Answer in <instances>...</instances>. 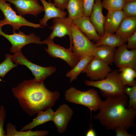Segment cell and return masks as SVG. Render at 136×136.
Returning a JSON list of instances; mask_svg holds the SVG:
<instances>
[{
    "label": "cell",
    "instance_id": "obj_1",
    "mask_svg": "<svg viewBox=\"0 0 136 136\" xmlns=\"http://www.w3.org/2000/svg\"><path fill=\"white\" fill-rule=\"evenodd\" d=\"M22 109L30 116L51 108L59 97V92L52 91L45 86L44 82L34 79L25 80L12 90Z\"/></svg>",
    "mask_w": 136,
    "mask_h": 136
},
{
    "label": "cell",
    "instance_id": "obj_2",
    "mask_svg": "<svg viewBox=\"0 0 136 136\" xmlns=\"http://www.w3.org/2000/svg\"><path fill=\"white\" fill-rule=\"evenodd\" d=\"M128 98L124 94L106 98L101 100L99 112L93 116L100 123L108 130H114L120 127L127 130L135 127L136 109L128 108Z\"/></svg>",
    "mask_w": 136,
    "mask_h": 136
},
{
    "label": "cell",
    "instance_id": "obj_3",
    "mask_svg": "<svg viewBox=\"0 0 136 136\" xmlns=\"http://www.w3.org/2000/svg\"><path fill=\"white\" fill-rule=\"evenodd\" d=\"M119 73L118 70H112L103 79L96 81L86 80L84 83L87 86L99 89L101 95L105 97L122 95L125 94L123 90L125 86L120 79Z\"/></svg>",
    "mask_w": 136,
    "mask_h": 136
},
{
    "label": "cell",
    "instance_id": "obj_4",
    "mask_svg": "<svg viewBox=\"0 0 136 136\" xmlns=\"http://www.w3.org/2000/svg\"><path fill=\"white\" fill-rule=\"evenodd\" d=\"M64 97L67 101L84 106L91 112L98 110L101 100L98 92L94 89L82 91L73 86L66 90Z\"/></svg>",
    "mask_w": 136,
    "mask_h": 136
},
{
    "label": "cell",
    "instance_id": "obj_5",
    "mask_svg": "<svg viewBox=\"0 0 136 136\" xmlns=\"http://www.w3.org/2000/svg\"><path fill=\"white\" fill-rule=\"evenodd\" d=\"M71 26L72 32V51L80 60L87 56H93L96 47L94 44L75 26L72 21Z\"/></svg>",
    "mask_w": 136,
    "mask_h": 136
},
{
    "label": "cell",
    "instance_id": "obj_6",
    "mask_svg": "<svg viewBox=\"0 0 136 136\" xmlns=\"http://www.w3.org/2000/svg\"><path fill=\"white\" fill-rule=\"evenodd\" d=\"M0 10L4 16V18L0 21V24L3 26L7 24L11 25L13 31L18 30L22 26H27L35 28H43L40 24H35L26 20L24 17L17 15L12 8L11 4L6 0H0Z\"/></svg>",
    "mask_w": 136,
    "mask_h": 136
},
{
    "label": "cell",
    "instance_id": "obj_7",
    "mask_svg": "<svg viewBox=\"0 0 136 136\" xmlns=\"http://www.w3.org/2000/svg\"><path fill=\"white\" fill-rule=\"evenodd\" d=\"M11 59L14 63L26 67L34 76V79L40 82H44L47 78L56 71V68L50 66L44 67L37 65L28 60L22 52L11 55Z\"/></svg>",
    "mask_w": 136,
    "mask_h": 136
},
{
    "label": "cell",
    "instance_id": "obj_8",
    "mask_svg": "<svg viewBox=\"0 0 136 136\" xmlns=\"http://www.w3.org/2000/svg\"><path fill=\"white\" fill-rule=\"evenodd\" d=\"M3 26L0 24V35L6 38L10 43L12 46L10 51L14 54L22 52V48L27 44L32 43L43 44L40 38L34 33L26 35L20 31L18 33L15 31H13V34L8 35L3 32L2 30Z\"/></svg>",
    "mask_w": 136,
    "mask_h": 136
},
{
    "label": "cell",
    "instance_id": "obj_9",
    "mask_svg": "<svg viewBox=\"0 0 136 136\" xmlns=\"http://www.w3.org/2000/svg\"><path fill=\"white\" fill-rule=\"evenodd\" d=\"M43 44H46V51L51 57L59 58L64 61L70 67L73 68L78 63L80 59L69 48L66 49L61 45L56 44L53 40L48 37L42 41Z\"/></svg>",
    "mask_w": 136,
    "mask_h": 136
},
{
    "label": "cell",
    "instance_id": "obj_10",
    "mask_svg": "<svg viewBox=\"0 0 136 136\" xmlns=\"http://www.w3.org/2000/svg\"><path fill=\"white\" fill-rule=\"evenodd\" d=\"M112 70L109 64L93 56L82 73H85L90 80L96 81L105 78Z\"/></svg>",
    "mask_w": 136,
    "mask_h": 136
},
{
    "label": "cell",
    "instance_id": "obj_11",
    "mask_svg": "<svg viewBox=\"0 0 136 136\" xmlns=\"http://www.w3.org/2000/svg\"><path fill=\"white\" fill-rule=\"evenodd\" d=\"M128 49L125 44L118 47L115 52L113 62L119 69L128 67L136 70V49Z\"/></svg>",
    "mask_w": 136,
    "mask_h": 136
},
{
    "label": "cell",
    "instance_id": "obj_12",
    "mask_svg": "<svg viewBox=\"0 0 136 136\" xmlns=\"http://www.w3.org/2000/svg\"><path fill=\"white\" fill-rule=\"evenodd\" d=\"M68 17L64 18H53V24L50 27L52 32L48 37L54 40L56 37L62 38L68 35L70 38V45L69 48L72 51V32L71 22Z\"/></svg>",
    "mask_w": 136,
    "mask_h": 136
},
{
    "label": "cell",
    "instance_id": "obj_13",
    "mask_svg": "<svg viewBox=\"0 0 136 136\" xmlns=\"http://www.w3.org/2000/svg\"><path fill=\"white\" fill-rule=\"evenodd\" d=\"M13 4L19 15L30 14L36 16L44 12L43 6L38 0H6Z\"/></svg>",
    "mask_w": 136,
    "mask_h": 136
},
{
    "label": "cell",
    "instance_id": "obj_14",
    "mask_svg": "<svg viewBox=\"0 0 136 136\" xmlns=\"http://www.w3.org/2000/svg\"><path fill=\"white\" fill-rule=\"evenodd\" d=\"M73 114L72 109L65 104L60 105L54 112L52 121L59 133H62L65 131Z\"/></svg>",
    "mask_w": 136,
    "mask_h": 136
},
{
    "label": "cell",
    "instance_id": "obj_15",
    "mask_svg": "<svg viewBox=\"0 0 136 136\" xmlns=\"http://www.w3.org/2000/svg\"><path fill=\"white\" fill-rule=\"evenodd\" d=\"M72 21L77 28L90 40L96 43L100 39L101 36L97 32L89 17L83 15Z\"/></svg>",
    "mask_w": 136,
    "mask_h": 136
},
{
    "label": "cell",
    "instance_id": "obj_16",
    "mask_svg": "<svg viewBox=\"0 0 136 136\" xmlns=\"http://www.w3.org/2000/svg\"><path fill=\"white\" fill-rule=\"evenodd\" d=\"M103 7L101 0H95L92 10L89 17L90 20L100 36L105 32L104 24L105 16L103 13Z\"/></svg>",
    "mask_w": 136,
    "mask_h": 136
},
{
    "label": "cell",
    "instance_id": "obj_17",
    "mask_svg": "<svg viewBox=\"0 0 136 136\" xmlns=\"http://www.w3.org/2000/svg\"><path fill=\"white\" fill-rule=\"evenodd\" d=\"M42 3L45 14L43 18L40 20V24L43 27L48 25L47 22L52 18H64L67 14L66 12L61 11L57 8L53 3L49 0L47 2L46 0H39Z\"/></svg>",
    "mask_w": 136,
    "mask_h": 136
},
{
    "label": "cell",
    "instance_id": "obj_18",
    "mask_svg": "<svg viewBox=\"0 0 136 136\" xmlns=\"http://www.w3.org/2000/svg\"><path fill=\"white\" fill-rule=\"evenodd\" d=\"M136 32V17H125L115 32V34L125 43L128 39Z\"/></svg>",
    "mask_w": 136,
    "mask_h": 136
},
{
    "label": "cell",
    "instance_id": "obj_19",
    "mask_svg": "<svg viewBox=\"0 0 136 136\" xmlns=\"http://www.w3.org/2000/svg\"><path fill=\"white\" fill-rule=\"evenodd\" d=\"M125 17L122 10L109 11L105 16V32L114 33Z\"/></svg>",
    "mask_w": 136,
    "mask_h": 136
},
{
    "label": "cell",
    "instance_id": "obj_20",
    "mask_svg": "<svg viewBox=\"0 0 136 136\" xmlns=\"http://www.w3.org/2000/svg\"><path fill=\"white\" fill-rule=\"evenodd\" d=\"M54 111L50 108L38 112L36 117L32 121L24 126L21 129V131H26L31 130L33 128L42 125L48 122L52 121Z\"/></svg>",
    "mask_w": 136,
    "mask_h": 136
},
{
    "label": "cell",
    "instance_id": "obj_21",
    "mask_svg": "<svg viewBox=\"0 0 136 136\" xmlns=\"http://www.w3.org/2000/svg\"><path fill=\"white\" fill-rule=\"evenodd\" d=\"M116 50V48L107 45L97 46L95 50L93 56L109 65L113 62Z\"/></svg>",
    "mask_w": 136,
    "mask_h": 136
},
{
    "label": "cell",
    "instance_id": "obj_22",
    "mask_svg": "<svg viewBox=\"0 0 136 136\" xmlns=\"http://www.w3.org/2000/svg\"><path fill=\"white\" fill-rule=\"evenodd\" d=\"M49 133L48 131L45 130L18 131L15 125L9 123L6 126V136H46Z\"/></svg>",
    "mask_w": 136,
    "mask_h": 136
},
{
    "label": "cell",
    "instance_id": "obj_23",
    "mask_svg": "<svg viewBox=\"0 0 136 136\" xmlns=\"http://www.w3.org/2000/svg\"><path fill=\"white\" fill-rule=\"evenodd\" d=\"M66 9L68 13L67 17L71 21L83 15L82 0H69Z\"/></svg>",
    "mask_w": 136,
    "mask_h": 136
},
{
    "label": "cell",
    "instance_id": "obj_24",
    "mask_svg": "<svg viewBox=\"0 0 136 136\" xmlns=\"http://www.w3.org/2000/svg\"><path fill=\"white\" fill-rule=\"evenodd\" d=\"M125 43L115 34L105 32L100 39L95 44L96 47L107 45L116 48Z\"/></svg>",
    "mask_w": 136,
    "mask_h": 136
},
{
    "label": "cell",
    "instance_id": "obj_25",
    "mask_svg": "<svg viewBox=\"0 0 136 136\" xmlns=\"http://www.w3.org/2000/svg\"><path fill=\"white\" fill-rule=\"evenodd\" d=\"M136 70L128 67L119 68V76L123 84L125 86H132L136 84Z\"/></svg>",
    "mask_w": 136,
    "mask_h": 136
},
{
    "label": "cell",
    "instance_id": "obj_26",
    "mask_svg": "<svg viewBox=\"0 0 136 136\" xmlns=\"http://www.w3.org/2000/svg\"><path fill=\"white\" fill-rule=\"evenodd\" d=\"M93 56L85 57L81 59L78 63L72 69L67 73L66 76L69 78L70 83L76 80L78 77L85 69Z\"/></svg>",
    "mask_w": 136,
    "mask_h": 136
},
{
    "label": "cell",
    "instance_id": "obj_27",
    "mask_svg": "<svg viewBox=\"0 0 136 136\" xmlns=\"http://www.w3.org/2000/svg\"><path fill=\"white\" fill-rule=\"evenodd\" d=\"M11 54L5 55V59L0 63V77L3 78L6 74L13 68L17 67L18 64L14 63L11 59Z\"/></svg>",
    "mask_w": 136,
    "mask_h": 136
},
{
    "label": "cell",
    "instance_id": "obj_28",
    "mask_svg": "<svg viewBox=\"0 0 136 136\" xmlns=\"http://www.w3.org/2000/svg\"><path fill=\"white\" fill-rule=\"evenodd\" d=\"M125 0H103L101 2L103 8L108 11L122 10Z\"/></svg>",
    "mask_w": 136,
    "mask_h": 136
},
{
    "label": "cell",
    "instance_id": "obj_29",
    "mask_svg": "<svg viewBox=\"0 0 136 136\" xmlns=\"http://www.w3.org/2000/svg\"><path fill=\"white\" fill-rule=\"evenodd\" d=\"M123 92L129 97L127 108L136 109V84L132 86H125Z\"/></svg>",
    "mask_w": 136,
    "mask_h": 136
},
{
    "label": "cell",
    "instance_id": "obj_30",
    "mask_svg": "<svg viewBox=\"0 0 136 136\" xmlns=\"http://www.w3.org/2000/svg\"><path fill=\"white\" fill-rule=\"evenodd\" d=\"M122 10L125 17H136V0L126 1Z\"/></svg>",
    "mask_w": 136,
    "mask_h": 136
},
{
    "label": "cell",
    "instance_id": "obj_31",
    "mask_svg": "<svg viewBox=\"0 0 136 136\" xmlns=\"http://www.w3.org/2000/svg\"><path fill=\"white\" fill-rule=\"evenodd\" d=\"M6 115V110L4 106L1 105L0 107V136H6V131L3 127Z\"/></svg>",
    "mask_w": 136,
    "mask_h": 136
},
{
    "label": "cell",
    "instance_id": "obj_32",
    "mask_svg": "<svg viewBox=\"0 0 136 136\" xmlns=\"http://www.w3.org/2000/svg\"><path fill=\"white\" fill-rule=\"evenodd\" d=\"M82 1L84 8L83 15L89 17L95 0H82Z\"/></svg>",
    "mask_w": 136,
    "mask_h": 136
},
{
    "label": "cell",
    "instance_id": "obj_33",
    "mask_svg": "<svg viewBox=\"0 0 136 136\" xmlns=\"http://www.w3.org/2000/svg\"><path fill=\"white\" fill-rule=\"evenodd\" d=\"M126 46L128 49H136V32L127 39Z\"/></svg>",
    "mask_w": 136,
    "mask_h": 136
},
{
    "label": "cell",
    "instance_id": "obj_34",
    "mask_svg": "<svg viewBox=\"0 0 136 136\" xmlns=\"http://www.w3.org/2000/svg\"><path fill=\"white\" fill-rule=\"evenodd\" d=\"M69 0H53V4L58 8L64 11L66 9Z\"/></svg>",
    "mask_w": 136,
    "mask_h": 136
},
{
    "label": "cell",
    "instance_id": "obj_35",
    "mask_svg": "<svg viewBox=\"0 0 136 136\" xmlns=\"http://www.w3.org/2000/svg\"><path fill=\"white\" fill-rule=\"evenodd\" d=\"M114 130H115L116 136H134L135 135L131 134L129 133L127 130L124 128L117 127Z\"/></svg>",
    "mask_w": 136,
    "mask_h": 136
},
{
    "label": "cell",
    "instance_id": "obj_36",
    "mask_svg": "<svg viewBox=\"0 0 136 136\" xmlns=\"http://www.w3.org/2000/svg\"><path fill=\"white\" fill-rule=\"evenodd\" d=\"M85 135L86 136H96V133L94 130L92 128H90L87 131Z\"/></svg>",
    "mask_w": 136,
    "mask_h": 136
},
{
    "label": "cell",
    "instance_id": "obj_37",
    "mask_svg": "<svg viewBox=\"0 0 136 136\" xmlns=\"http://www.w3.org/2000/svg\"><path fill=\"white\" fill-rule=\"evenodd\" d=\"M133 0H125L126 1H133Z\"/></svg>",
    "mask_w": 136,
    "mask_h": 136
}]
</instances>
